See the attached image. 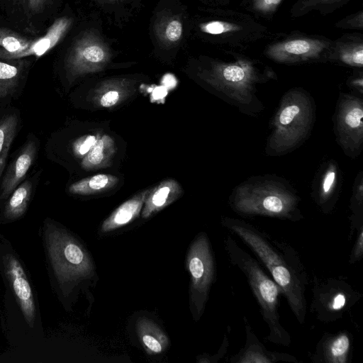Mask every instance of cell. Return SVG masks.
Returning a JSON list of instances; mask_svg holds the SVG:
<instances>
[{"label":"cell","mask_w":363,"mask_h":363,"mask_svg":"<svg viewBox=\"0 0 363 363\" xmlns=\"http://www.w3.org/2000/svg\"><path fill=\"white\" fill-rule=\"evenodd\" d=\"M222 223L256 255L281 289L298 322L304 323L309 277L298 252L285 240L242 220L225 218Z\"/></svg>","instance_id":"cell-1"},{"label":"cell","mask_w":363,"mask_h":363,"mask_svg":"<svg viewBox=\"0 0 363 363\" xmlns=\"http://www.w3.org/2000/svg\"><path fill=\"white\" fill-rule=\"evenodd\" d=\"M224 246L230 264L245 276L257 301L262 317L269 329L266 340L289 347L291 342L290 334L280 322V301L284 296L281 289L260 263L243 250L230 235L225 238Z\"/></svg>","instance_id":"cell-2"},{"label":"cell","mask_w":363,"mask_h":363,"mask_svg":"<svg viewBox=\"0 0 363 363\" xmlns=\"http://www.w3.org/2000/svg\"><path fill=\"white\" fill-rule=\"evenodd\" d=\"M310 313L318 321L338 320L359 302L362 294L344 278L314 275Z\"/></svg>","instance_id":"cell-3"},{"label":"cell","mask_w":363,"mask_h":363,"mask_svg":"<svg viewBox=\"0 0 363 363\" xmlns=\"http://www.w3.org/2000/svg\"><path fill=\"white\" fill-rule=\"evenodd\" d=\"M46 238L51 262L60 282L77 281L92 274L94 265L90 257L74 238L51 227Z\"/></svg>","instance_id":"cell-4"},{"label":"cell","mask_w":363,"mask_h":363,"mask_svg":"<svg viewBox=\"0 0 363 363\" xmlns=\"http://www.w3.org/2000/svg\"><path fill=\"white\" fill-rule=\"evenodd\" d=\"M187 267L191 277V293L196 317L205 308L215 278V262L211 245L205 234L199 235L190 246Z\"/></svg>","instance_id":"cell-5"},{"label":"cell","mask_w":363,"mask_h":363,"mask_svg":"<svg viewBox=\"0 0 363 363\" xmlns=\"http://www.w3.org/2000/svg\"><path fill=\"white\" fill-rule=\"evenodd\" d=\"M111 58L108 45L94 32L87 30L73 42L67 55L65 68L71 77L103 69Z\"/></svg>","instance_id":"cell-6"},{"label":"cell","mask_w":363,"mask_h":363,"mask_svg":"<svg viewBox=\"0 0 363 363\" xmlns=\"http://www.w3.org/2000/svg\"><path fill=\"white\" fill-rule=\"evenodd\" d=\"M353 336L347 330L325 333L311 356L313 363H349L352 358Z\"/></svg>","instance_id":"cell-7"},{"label":"cell","mask_w":363,"mask_h":363,"mask_svg":"<svg viewBox=\"0 0 363 363\" xmlns=\"http://www.w3.org/2000/svg\"><path fill=\"white\" fill-rule=\"evenodd\" d=\"M245 343L235 354L230 357V363H277L298 362L296 357L286 352L270 351L259 340L246 317L243 318Z\"/></svg>","instance_id":"cell-8"},{"label":"cell","mask_w":363,"mask_h":363,"mask_svg":"<svg viewBox=\"0 0 363 363\" xmlns=\"http://www.w3.org/2000/svg\"><path fill=\"white\" fill-rule=\"evenodd\" d=\"M332 43L315 38H296L275 43L267 48L268 55L277 60H296L318 57Z\"/></svg>","instance_id":"cell-9"},{"label":"cell","mask_w":363,"mask_h":363,"mask_svg":"<svg viewBox=\"0 0 363 363\" xmlns=\"http://www.w3.org/2000/svg\"><path fill=\"white\" fill-rule=\"evenodd\" d=\"M4 265L7 277L21 306L27 323L33 326L35 318V305L31 287L22 265L13 255L4 257Z\"/></svg>","instance_id":"cell-10"},{"label":"cell","mask_w":363,"mask_h":363,"mask_svg":"<svg viewBox=\"0 0 363 363\" xmlns=\"http://www.w3.org/2000/svg\"><path fill=\"white\" fill-rule=\"evenodd\" d=\"M37 148L33 140H28L7 167L1 184V198H7L23 180L32 166Z\"/></svg>","instance_id":"cell-11"},{"label":"cell","mask_w":363,"mask_h":363,"mask_svg":"<svg viewBox=\"0 0 363 363\" xmlns=\"http://www.w3.org/2000/svg\"><path fill=\"white\" fill-rule=\"evenodd\" d=\"M72 24V18L67 16L56 18L43 36L33 40L29 47L16 55L12 60L29 56H35L38 58L46 54L61 41Z\"/></svg>","instance_id":"cell-12"},{"label":"cell","mask_w":363,"mask_h":363,"mask_svg":"<svg viewBox=\"0 0 363 363\" xmlns=\"http://www.w3.org/2000/svg\"><path fill=\"white\" fill-rule=\"evenodd\" d=\"M179 184L172 179H166L149 191L142 212L147 218L174 201L182 194Z\"/></svg>","instance_id":"cell-13"},{"label":"cell","mask_w":363,"mask_h":363,"mask_svg":"<svg viewBox=\"0 0 363 363\" xmlns=\"http://www.w3.org/2000/svg\"><path fill=\"white\" fill-rule=\"evenodd\" d=\"M150 190H144L118 206L103 223L101 230L107 233L121 228L140 213Z\"/></svg>","instance_id":"cell-14"},{"label":"cell","mask_w":363,"mask_h":363,"mask_svg":"<svg viewBox=\"0 0 363 363\" xmlns=\"http://www.w3.org/2000/svg\"><path fill=\"white\" fill-rule=\"evenodd\" d=\"M136 331L142 345L147 353L160 354L167 349L169 344L168 337L152 320L147 317L138 319Z\"/></svg>","instance_id":"cell-15"},{"label":"cell","mask_w":363,"mask_h":363,"mask_svg":"<svg viewBox=\"0 0 363 363\" xmlns=\"http://www.w3.org/2000/svg\"><path fill=\"white\" fill-rule=\"evenodd\" d=\"M154 31L160 44L172 48L177 45L182 38L183 22L179 15L165 12L155 21Z\"/></svg>","instance_id":"cell-16"},{"label":"cell","mask_w":363,"mask_h":363,"mask_svg":"<svg viewBox=\"0 0 363 363\" xmlns=\"http://www.w3.org/2000/svg\"><path fill=\"white\" fill-rule=\"evenodd\" d=\"M344 62L362 66L363 43L361 38L344 36L332 43L330 48Z\"/></svg>","instance_id":"cell-17"},{"label":"cell","mask_w":363,"mask_h":363,"mask_svg":"<svg viewBox=\"0 0 363 363\" xmlns=\"http://www.w3.org/2000/svg\"><path fill=\"white\" fill-rule=\"evenodd\" d=\"M32 41L13 30L0 27V59L12 60L16 55L26 50Z\"/></svg>","instance_id":"cell-18"},{"label":"cell","mask_w":363,"mask_h":363,"mask_svg":"<svg viewBox=\"0 0 363 363\" xmlns=\"http://www.w3.org/2000/svg\"><path fill=\"white\" fill-rule=\"evenodd\" d=\"M118 181V179L113 175L99 174L72 184L69 188V191L79 195L96 194L112 188Z\"/></svg>","instance_id":"cell-19"},{"label":"cell","mask_w":363,"mask_h":363,"mask_svg":"<svg viewBox=\"0 0 363 363\" xmlns=\"http://www.w3.org/2000/svg\"><path fill=\"white\" fill-rule=\"evenodd\" d=\"M114 152L115 144L112 138L104 135L97 139L92 149L84 157L82 166L89 169L105 166Z\"/></svg>","instance_id":"cell-20"},{"label":"cell","mask_w":363,"mask_h":363,"mask_svg":"<svg viewBox=\"0 0 363 363\" xmlns=\"http://www.w3.org/2000/svg\"><path fill=\"white\" fill-rule=\"evenodd\" d=\"M32 191V184L26 180L19 184L12 192L4 211V216L9 220L21 217L26 211Z\"/></svg>","instance_id":"cell-21"},{"label":"cell","mask_w":363,"mask_h":363,"mask_svg":"<svg viewBox=\"0 0 363 363\" xmlns=\"http://www.w3.org/2000/svg\"><path fill=\"white\" fill-rule=\"evenodd\" d=\"M18 118L9 114L0 120V179L3 174L9 150L16 137Z\"/></svg>","instance_id":"cell-22"},{"label":"cell","mask_w":363,"mask_h":363,"mask_svg":"<svg viewBox=\"0 0 363 363\" xmlns=\"http://www.w3.org/2000/svg\"><path fill=\"white\" fill-rule=\"evenodd\" d=\"M23 71L22 63L11 64L0 60V99L6 98L16 91Z\"/></svg>","instance_id":"cell-23"},{"label":"cell","mask_w":363,"mask_h":363,"mask_svg":"<svg viewBox=\"0 0 363 363\" xmlns=\"http://www.w3.org/2000/svg\"><path fill=\"white\" fill-rule=\"evenodd\" d=\"M199 29L201 32L210 35H225L238 32L243 28L235 23L216 20L201 23Z\"/></svg>","instance_id":"cell-24"},{"label":"cell","mask_w":363,"mask_h":363,"mask_svg":"<svg viewBox=\"0 0 363 363\" xmlns=\"http://www.w3.org/2000/svg\"><path fill=\"white\" fill-rule=\"evenodd\" d=\"M345 0H300L296 6V16H300L311 10H322L336 6Z\"/></svg>","instance_id":"cell-25"},{"label":"cell","mask_w":363,"mask_h":363,"mask_svg":"<svg viewBox=\"0 0 363 363\" xmlns=\"http://www.w3.org/2000/svg\"><path fill=\"white\" fill-rule=\"evenodd\" d=\"M220 72L225 80L234 83L243 81L247 75L245 66L239 64L226 65L220 67Z\"/></svg>","instance_id":"cell-26"},{"label":"cell","mask_w":363,"mask_h":363,"mask_svg":"<svg viewBox=\"0 0 363 363\" xmlns=\"http://www.w3.org/2000/svg\"><path fill=\"white\" fill-rule=\"evenodd\" d=\"M356 233L357 235L349 257V263L352 264L361 261L363 257V225Z\"/></svg>","instance_id":"cell-27"},{"label":"cell","mask_w":363,"mask_h":363,"mask_svg":"<svg viewBox=\"0 0 363 363\" xmlns=\"http://www.w3.org/2000/svg\"><path fill=\"white\" fill-rule=\"evenodd\" d=\"M28 14L42 13L47 6L50 5L52 0H18Z\"/></svg>","instance_id":"cell-28"},{"label":"cell","mask_w":363,"mask_h":363,"mask_svg":"<svg viewBox=\"0 0 363 363\" xmlns=\"http://www.w3.org/2000/svg\"><path fill=\"white\" fill-rule=\"evenodd\" d=\"M96 140V137L94 135H87L79 138L73 144L74 152L78 156L86 154L93 147Z\"/></svg>","instance_id":"cell-29"},{"label":"cell","mask_w":363,"mask_h":363,"mask_svg":"<svg viewBox=\"0 0 363 363\" xmlns=\"http://www.w3.org/2000/svg\"><path fill=\"white\" fill-rule=\"evenodd\" d=\"M282 0H253L252 7L261 13L267 14L274 12Z\"/></svg>","instance_id":"cell-30"},{"label":"cell","mask_w":363,"mask_h":363,"mask_svg":"<svg viewBox=\"0 0 363 363\" xmlns=\"http://www.w3.org/2000/svg\"><path fill=\"white\" fill-rule=\"evenodd\" d=\"M363 13L359 11L357 13L346 17L341 20L336 24V27L342 28H357L362 29L363 28Z\"/></svg>","instance_id":"cell-31"},{"label":"cell","mask_w":363,"mask_h":363,"mask_svg":"<svg viewBox=\"0 0 363 363\" xmlns=\"http://www.w3.org/2000/svg\"><path fill=\"white\" fill-rule=\"evenodd\" d=\"M300 108L296 105L288 106L284 108L279 116V122L282 125L289 124L299 113Z\"/></svg>","instance_id":"cell-32"},{"label":"cell","mask_w":363,"mask_h":363,"mask_svg":"<svg viewBox=\"0 0 363 363\" xmlns=\"http://www.w3.org/2000/svg\"><path fill=\"white\" fill-rule=\"evenodd\" d=\"M120 99V94L117 90L110 89L100 98V105L108 108L116 105Z\"/></svg>","instance_id":"cell-33"},{"label":"cell","mask_w":363,"mask_h":363,"mask_svg":"<svg viewBox=\"0 0 363 363\" xmlns=\"http://www.w3.org/2000/svg\"><path fill=\"white\" fill-rule=\"evenodd\" d=\"M362 110L359 108H354L347 113L345 122L350 127L356 128L362 124Z\"/></svg>","instance_id":"cell-34"},{"label":"cell","mask_w":363,"mask_h":363,"mask_svg":"<svg viewBox=\"0 0 363 363\" xmlns=\"http://www.w3.org/2000/svg\"><path fill=\"white\" fill-rule=\"evenodd\" d=\"M335 177V172H328L327 174V175L325 176L324 182H323V191L325 193H328L330 191V189L334 182Z\"/></svg>","instance_id":"cell-35"},{"label":"cell","mask_w":363,"mask_h":363,"mask_svg":"<svg viewBox=\"0 0 363 363\" xmlns=\"http://www.w3.org/2000/svg\"><path fill=\"white\" fill-rule=\"evenodd\" d=\"M106 1H108L109 2H114V1H122V0H106Z\"/></svg>","instance_id":"cell-36"}]
</instances>
